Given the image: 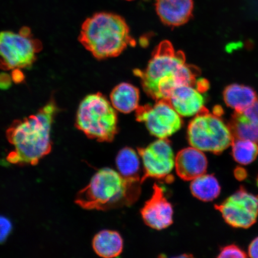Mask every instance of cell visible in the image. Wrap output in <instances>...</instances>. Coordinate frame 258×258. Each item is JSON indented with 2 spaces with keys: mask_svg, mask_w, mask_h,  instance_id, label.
Listing matches in <instances>:
<instances>
[{
  "mask_svg": "<svg viewBox=\"0 0 258 258\" xmlns=\"http://www.w3.org/2000/svg\"><path fill=\"white\" fill-rule=\"evenodd\" d=\"M59 111L55 99L51 96L35 114L13 121L6 132L14 148L7 156L9 163L35 166L51 152V128Z\"/></svg>",
  "mask_w": 258,
  "mask_h": 258,
  "instance_id": "cell-1",
  "label": "cell"
},
{
  "mask_svg": "<svg viewBox=\"0 0 258 258\" xmlns=\"http://www.w3.org/2000/svg\"><path fill=\"white\" fill-rule=\"evenodd\" d=\"M12 79L16 83H21L24 81V74L21 72V69L12 70Z\"/></svg>",
  "mask_w": 258,
  "mask_h": 258,
  "instance_id": "cell-27",
  "label": "cell"
},
{
  "mask_svg": "<svg viewBox=\"0 0 258 258\" xmlns=\"http://www.w3.org/2000/svg\"><path fill=\"white\" fill-rule=\"evenodd\" d=\"M234 175L238 180L242 181L247 178V172L242 167H237L234 170Z\"/></svg>",
  "mask_w": 258,
  "mask_h": 258,
  "instance_id": "cell-26",
  "label": "cell"
},
{
  "mask_svg": "<svg viewBox=\"0 0 258 258\" xmlns=\"http://www.w3.org/2000/svg\"><path fill=\"white\" fill-rule=\"evenodd\" d=\"M142 86L151 98L168 101L172 92L182 85H195L198 72L186 62L184 54L177 51L168 40L158 45L143 71L135 70Z\"/></svg>",
  "mask_w": 258,
  "mask_h": 258,
  "instance_id": "cell-2",
  "label": "cell"
},
{
  "mask_svg": "<svg viewBox=\"0 0 258 258\" xmlns=\"http://www.w3.org/2000/svg\"><path fill=\"white\" fill-rule=\"evenodd\" d=\"M76 125L88 138L109 143L118 132L116 109L101 93L88 95L77 109Z\"/></svg>",
  "mask_w": 258,
  "mask_h": 258,
  "instance_id": "cell-5",
  "label": "cell"
},
{
  "mask_svg": "<svg viewBox=\"0 0 258 258\" xmlns=\"http://www.w3.org/2000/svg\"><path fill=\"white\" fill-rule=\"evenodd\" d=\"M138 152L144 166L142 183L148 178L166 183L173 181L172 173L175 167V157L167 139H159L147 147L138 148Z\"/></svg>",
  "mask_w": 258,
  "mask_h": 258,
  "instance_id": "cell-8",
  "label": "cell"
},
{
  "mask_svg": "<svg viewBox=\"0 0 258 258\" xmlns=\"http://www.w3.org/2000/svg\"><path fill=\"white\" fill-rule=\"evenodd\" d=\"M169 102L182 117H193L207 111L205 96L193 85L177 87L171 94Z\"/></svg>",
  "mask_w": 258,
  "mask_h": 258,
  "instance_id": "cell-12",
  "label": "cell"
},
{
  "mask_svg": "<svg viewBox=\"0 0 258 258\" xmlns=\"http://www.w3.org/2000/svg\"><path fill=\"white\" fill-rule=\"evenodd\" d=\"M194 0H156L155 9L160 21L170 27L184 25L191 19Z\"/></svg>",
  "mask_w": 258,
  "mask_h": 258,
  "instance_id": "cell-13",
  "label": "cell"
},
{
  "mask_svg": "<svg viewBox=\"0 0 258 258\" xmlns=\"http://www.w3.org/2000/svg\"><path fill=\"white\" fill-rule=\"evenodd\" d=\"M12 77L7 73L0 74V89L6 90L12 85Z\"/></svg>",
  "mask_w": 258,
  "mask_h": 258,
  "instance_id": "cell-24",
  "label": "cell"
},
{
  "mask_svg": "<svg viewBox=\"0 0 258 258\" xmlns=\"http://www.w3.org/2000/svg\"><path fill=\"white\" fill-rule=\"evenodd\" d=\"M141 213L145 223L154 230H164L173 224L172 206L167 201L164 188L156 183L153 186L152 196Z\"/></svg>",
  "mask_w": 258,
  "mask_h": 258,
  "instance_id": "cell-11",
  "label": "cell"
},
{
  "mask_svg": "<svg viewBox=\"0 0 258 258\" xmlns=\"http://www.w3.org/2000/svg\"><path fill=\"white\" fill-rule=\"evenodd\" d=\"M223 98L225 104L234 109L235 112L246 110L257 99L256 92L253 88L237 83L226 87Z\"/></svg>",
  "mask_w": 258,
  "mask_h": 258,
  "instance_id": "cell-16",
  "label": "cell"
},
{
  "mask_svg": "<svg viewBox=\"0 0 258 258\" xmlns=\"http://www.w3.org/2000/svg\"><path fill=\"white\" fill-rule=\"evenodd\" d=\"M256 184H257V186H258V177H257V178L256 180Z\"/></svg>",
  "mask_w": 258,
  "mask_h": 258,
  "instance_id": "cell-28",
  "label": "cell"
},
{
  "mask_svg": "<svg viewBox=\"0 0 258 258\" xmlns=\"http://www.w3.org/2000/svg\"><path fill=\"white\" fill-rule=\"evenodd\" d=\"M140 98V90L127 83H121L116 86L110 95L112 105L116 110L125 114L136 110Z\"/></svg>",
  "mask_w": 258,
  "mask_h": 258,
  "instance_id": "cell-17",
  "label": "cell"
},
{
  "mask_svg": "<svg viewBox=\"0 0 258 258\" xmlns=\"http://www.w3.org/2000/svg\"><path fill=\"white\" fill-rule=\"evenodd\" d=\"M141 179L126 178L108 167L97 172L77 194L76 203L84 209L108 211L134 205L141 193Z\"/></svg>",
  "mask_w": 258,
  "mask_h": 258,
  "instance_id": "cell-3",
  "label": "cell"
},
{
  "mask_svg": "<svg viewBox=\"0 0 258 258\" xmlns=\"http://www.w3.org/2000/svg\"><path fill=\"white\" fill-rule=\"evenodd\" d=\"M248 252H249V256L251 257L258 258V237L252 240L251 242L249 249H248Z\"/></svg>",
  "mask_w": 258,
  "mask_h": 258,
  "instance_id": "cell-25",
  "label": "cell"
},
{
  "mask_svg": "<svg viewBox=\"0 0 258 258\" xmlns=\"http://www.w3.org/2000/svg\"><path fill=\"white\" fill-rule=\"evenodd\" d=\"M187 138L191 146L202 151L220 154L234 141L230 125L221 116L205 111L190 121Z\"/></svg>",
  "mask_w": 258,
  "mask_h": 258,
  "instance_id": "cell-6",
  "label": "cell"
},
{
  "mask_svg": "<svg viewBox=\"0 0 258 258\" xmlns=\"http://www.w3.org/2000/svg\"><path fill=\"white\" fill-rule=\"evenodd\" d=\"M125 1L131 2V1H133V0H125Z\"/></svg>",
  "mask_w": 258,
  "mask_h": 258,
  "instance_id": "cell-29",
  "label": "cell"
},
{
  "mask_svg": "<svg viewBox=\"0 0 258 258\" xmlns=\"http://www.w3.org/2000/svg\"><path fill=\"white\" fill-rule=\"evenodd\" d=\"M232 156L237 163L247 165L258 156V144L246 139H235L232 143Z\"/></svg>",
  "mask_w": 258,
  "mask_h": 258,
  "instance_id": "cell-21",
  "label": "cell"
},
{
  "mask_svg": "<svg viewBox=\"0 0 258 258\" xmlns=\"http://www.w3.org/2000/svg\"><path fill=\"white\" fill-rule=\"evenodd\" d=\"M190 189L195 198L206 202L214 201L221 193V186L216 177L205 174L192 180Z\"/></svg>",
  "mask_w": 258,
  "mask_h": 258,
  "instance_id": "cell-19",
  "label": "cell"
},
{
  "mask_svg": "<svg viewBox=\"0 0 258 258\" xmlns=\"http://www.w3.org/2000/svg\"><path fill=\"white\" fill-rule=\"evenodd\" d=\"M12 230V224L8 218L0 216V244L7 240Z\"/></svg>",
  "mask_w": 258,
  "mask_h": 258,
  "instance_id": "cell-23",
  "label": "cell"
},
{
  "mask_svg": "<svg viewBox=\"0 0 258 258\" xmlns=\"http://www.w3.org/2000/svg\"><path fill=\"white\" fill-rule=\"evenodd\" d=\"M208 164L207 158L203 151L192 147L180 150L175 157L177 175L187 181L205 174Z\"/></svg>",
  "mask_w": 258,
  "mask_h": 258,
  "instance_id": "cell-14",
  "label": "cell"
},
{
  "mask_svg": "<svg viewBox=\"0 0 258 258\" xmlns=\"http://www.w3.org/2000/svg\"><path fill=\"white\" fill-rule=\"evenodd\" d=\"M79 40L98 59L117 57L134 43L130 28L120 15L101 12L87 18Z\"/></svg>",
  "mask_w": 258,
  "mask_h": 258,
  "instance_id": "cell-4",
  "label": "cell"
},
{
  "mask_svg": "<svg viewBox=\"0 0 258 258\" xmlns=\"http://www.w3.org/2000/svg\"><path fill=\"white\" fill-rule=\"evenodd\" d=\"M42 48L43 45L34 37L30 28L24 27L18 32H0V69H29L36 61Z\"/></svg>",
  "mask_w": 258,
  "mask_h": 258,
  "instance_id": "cell-7",
  "label": "cell"
},
{
  "mask_svg": "<svg viewBox=\"0 0 258 258\" xmlns=\"http://www.w3.org/2000/svg\"><path fill=\"white\" fill-rule=\"evenodd\" d=\"M230 127L234 138L246 139L258 144V99L241 112H235Z\"/></svg>",
  "mask_w": 258,
  "mask_h": 258,
  "instance_id": "cell-15",
  "label": "cell"
},
{
  "mask_svg": "<svg viewBox=\"0 0 258 258\" xmlns=\"http://www.w3.org/2000/svg\"><path fill=\"white\" fill-rule=\"evenodd\" d=\"M93 248L99 256L115 257L120 255L123 249V241L117 232L103 230L93 238Z\"/></svg>",
  "mask_w": 258,
  "mask_h": 258,
  "instance_id": "cell-18",
  "label": "cell"
},
{
  "mask_svg": "<svg viewBox=\"0 0 258 258\" xmlns=\"http://www.w3.org/2000/svg\"><path fill=\"white\" fill-rule=\"evenodd\" d=\"M247 254L240 247L235 244L222 247L218 257H246Z\"/></svg>",
  "mask_w": 258,
  "mask_h": 258,
  "instance_id": "cell-22",
  "label": "cell"
},
{
  "mask_svg": "<svg viewBox=\"0 0 258 258\" xmlns=\"http://www.w3.org/2000/svg\"><path fill=\"white\" fill-rule=\"evenodd\" d=\"M215 208L221 213L226 223L236 228H249L257 221L258 195L240 188Z\"/></svg>",
  "mask_w": 258,
  "mask_h": 258,
  "instance_id": "cell-10",
  "label": "cell"
},
{
  "mask_svg": "<svg viewBox=\"0 0 258 258\" xmlns=\"http://www.w3.org/2000/svg\"><path fill=\"white\" fill-rule=\"evenodd\" d=\"M138 154L131 148H124L116 157V166L120 175L126 178L140 179V160Z\"/></svg>",
  "mask_w": 258,
  "mask_h": 258,
  "instance_id": "cell-20",
  "label": "cell"
},
{
  "mask_svg": "<svg viewBox=\"0 0 258 258\" xmlns=\"http://www.w3.org/2000/svg\"><path fill=\"white\" fill-rule=\"evenodd\" d=\"M138 121L144 122L153 136L158 139H167L182 127L180 116L165 100L156 101L153 105L139 106L136 109Z\"/></svg>",
  "mask_w": 258,
  "mask_h": 258,
  "instance_id": "cell-9",
  "label": "cell"
}]
</instances>
